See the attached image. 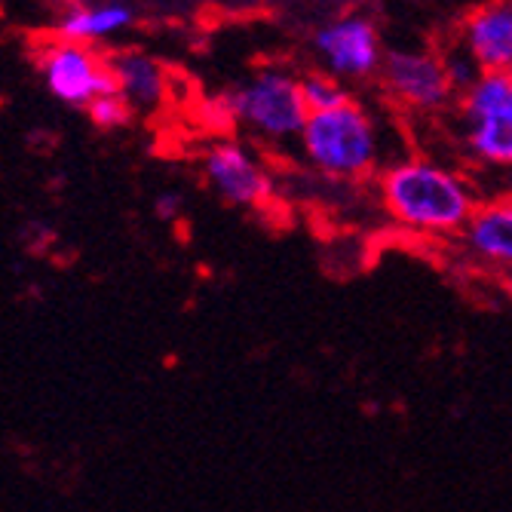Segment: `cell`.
Here are the masks:
<instances>
[{"label":"cell","mask_w":512,"mask_h":512,"mask_svg":"<svg viewBox=\"0 0 512 512\" xmlns=\"http://www.w3.org/2000/svg\"><path fill=\"white\" fill-rule=\"evenodd\" d=\"M117 92L132 105L135 114L157 111L169 96V71L145 50H120L111 59Z\"/></svg>","instance_id":"8fae6325"},{"label":"cell","mask_w":512,"mask_h":512,"mask_svg":"<svg viewBox=\"0 0 512 512\" xmlns=\"http://www.w3.org/2000/svg\"><path fill=\"white\" fill-rule=\"evenodd\" d=\"M230 123L243 126L255 142L283 148L298 142L307 123V102L301 92V77L286 68H258L240 86L221 96Z\"/></svg>","instance_id":"3957f363"},{"label":"cell","mask_w":512,"mask_h":512,"mask_svg":"<svg viewBox=\"0 0 512 512\" xmlns=\"http://www.w3.org/2000/svg\"><path fill=\"white\" fill-rule=\"evenodd\" d=\"M442 59H445V71H448V77H451V83L457 89V96L482 74V68L473 62V56L463 50V46H457V50H451V53H442Z\"/></svg>","instance_id":"9a60e30c"},{"label":"cell","mask_w":512,"mask_h":512,"mask_svg":"<svg viewBox=\"0 0 512 512\" xmlns=\"http://www.w3.org/2000/svg\"><path fill=\"white\" fill-rule=\"evenodd\" d=\"M460 246L482 267L512 273V194L482 200L460 230Z\"/></svg>","instance_id":"9c48e42d"},{"label":"cell","mask_w":512,"mask_h":512,"mask_svg":"<svg viewBox=\"0 0 512 512\" xmlns=\"http://www.w3.org/2000/svg\"><path fill=\"white\" fill-rule=\"evenodd\" d=\"M460 46L482 71H512V0H485L460 25Z\"/></svg>","instance_id":"30bf717a"},{"label":"cell","mask_w":512,"mask_h":512,"mask_svg":"<svg viewBox=\"0 0 512 512\" xmlns=\"http://www.w3.org/2000/svg\"><path fill=\"white\" fill-rule=\"evenodd\" d=\"M387 218L417 237H460L482 203L473 181L430 157H402L378 172Z\"/></svg>","instance_id":"6da1fadb"},{"label":"cell","mask_w":512,"mask_h":512,"mask_svg":"<svg viewBox=\"0 0 512 512\" xmlns=\"http://www.w3.org/2000/svg\"><path fill=\"white\" fill-rule=\"evenodd\" d=\"M86 114H89V120L96 123L99 129H120V126H126L129 120H132V105L120 96V92L114 89V92H105L102 99H96L89 108H86Z\"/></svg>","instance_id":"5bb4252c"},{"label":"cell","mask_w":512,"mask_h":512,"mask_svg":"<svg viewBox=\"0 0 512 512\" xmlns=\"http://www.w3.org/2000/svg\"><path fill=\"white\" fill-rule=\"evenodd\" d=\"M298 151L313 172L335 181H362L384 169L381 123L356 99L332 111H310Z\"/></svg>","instance_id":"7a4b0ae2"},{"label":"cell","mask_w":512,"mask_h":512,"mask_svg":"<svg viewBox=\"0 0 512 512\" xmlns=\"http://www.w3.org/2000/svg\"><path fill=\"white\" fill-rule=\"evenodd\" d=\"M40 74L50 89V96L71 108H89L105 92H114L111 62L102 59L89 43L74 40H53L40 53Z\"/></svg>","instance_id":"52a82bcc"},{"label":"cell","mask_w":512,"mask_h":512,"mask_svg":"<svg viewBox=\"0 0 512 512\" xmlns=\"http://www.w3.org/2000/svg\"><path fill=\"white\" fill-rule=\"evenodd\" d=\"M463 151L482 169H512V71H482L457 99Z\"/></svg>","instance_id":"277c9868"},{"label":"cell","mask_w":512,"mask_h":512,"mask_svg":"<svg viewBox=\"0 0 512 512\" xmlns=\"http://www.w3.org/2000/svg\"><path fill=\"white\" fill-rule=\"evenodd\" d=\"M378 77L387 96L414 114H439L457 96V89L445 71L442 53L427 50V46H396V50H387Z\"/></svg>","instance_id":"5b68a950"},{"label":"cell","mask_w":512,"mask_h":512,"mask_svg":"<svg viewBox=\"0 0 512 512\" xmlns=\"http://www.w3.org/2000/svg\"><path fill=\"white\" fill-rule=\"evenodd\" d=\"M132 10L123 4H99V7H71L59 16L56 22V37L59 40H74V43H99L108 40L132 25Z\"/></svg>","instance_id":"7c38bea8"},{"label":"cell","mask_w":512,"mask_h":512,"mask_svg":"<svg viewBox=\"0 0 512 512\" xmlns=\"http://www.w3.org/2000/svg\"><path fill=\"white\" fill-rule=\"evenodd\" d=\"M154 212L160 215V221H175L181 215V194H175V191L160 194L154 203Z\"/></svg>","instance_id":"2e32d148"},{"label":"cell","mask_w":512,"mask_h":512,"mask_svg":"<svg viewBox=\"0 0 512 512\" xmlns=\"http://www.w3.org/2000/svg\"><path fill=\"white\" fill-rule=\"evenodd\" d=\"M301 92H304V102H307V111H332L344 102H350V89L344 80H338L335 74L329 71H310L301 77Z\"/></svg>","instance_id":"4fadbf2b"},{"label":"cell","mask_w":512,"mask_h":512,"mask_svg":"<svg viewBox=\"0 0 512 512\" xmlns=\"http://www.w3.org/2000/svg\"><path fill=\"white\" fill-rule=\"evenodd\" d=\"M313 53L322 71L335 74L344 83L381 74L387 56L375 19H368L365 13H344L319 25L313 34Z\"/></svg>","instance_id":"8992f818"},{"label":"cell","mask_w":512,"mask_h":512,"mask_svg":"<svg viewBox=\"0 0 512 512\" xmlns=\"http://www.w3.org/2000/svg\"><path fill=\"white\" fill-rule=\"evenodd\" d=\"M203 178L218 200L237 209H261L276 191L264 157L237 138H221L203 154Z\"/></svg>","instance_id":"ba28073f"}]
</instances>
